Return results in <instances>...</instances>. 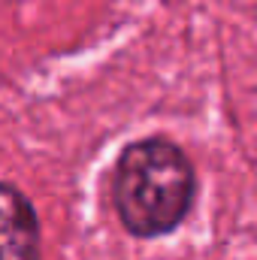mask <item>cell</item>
<instances>
[{
    "label": "cell",
    "mask_w": 257,
    "mask_h": 260,
    "mask_svg": "<svg viewBox=\"0 0 257 260\" xmlns=\"http://www.w3.org/2000/svg\"><path fill=\"white\" fill-rule=\"evenodd\" d=\"M194 167L185 151L167 139H142L121 151L112 200L121 224L133 236H164L176 230L194 203Z\"/></svg>",
    "instance_id": "obj_1"
},
{
    "label": "cell",
    "mask_w": 257,
    "mask_h": 260,
    "mask_svg": "<svg viewBox=\"0 0 257 260\" xmlns=\"http://www.w3.org/2000/svg\"><path fill=\"white\" fill-rule=\"evenodd\" d=\"M3 260H40V224L15 185H3Z\"/></svg>",
    "instance_id": "obj_2"
}]
</instances>
